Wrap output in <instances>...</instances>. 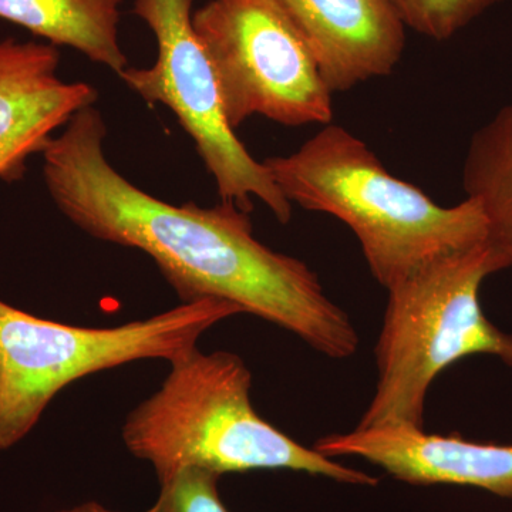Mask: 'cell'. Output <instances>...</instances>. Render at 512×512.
<instances>
[{"instance_id": "1", "label": "cell", "mask_w": 512, "mask_h": 512, "mask_svg": "<svg viewBox=\"0 0 512 512\" xmlns=\"http://www.w3.org/2000/svg\"><path fill=\"white\" fill-rule=\"evenodd\" d=\"M107 127L87 107L43 150V178L60 212L90 237L153 259L183 303L224 299L274 323L330 359H348L359 335L301 259L266 247L251 212L234 202L174 205L131 184L109 163Z\"/></svg>"}, {"instance_id": "2", "label": "cell", "mask_w": 512, "mask_h": 512, "mask_svg": "<svg viewBox=\"0 0 512 512\" xmlns=\"http://www.w3.org/2000/svg\"><path fill=\"white\" fill-rule=\"evenodd\" d=\"M264 164L291 204L325 212L352 229L386 291L441 256L487 238L477 202L437 204L390 174L365 141L333 123L291 156Z\"/></svg>"}, {"instance_id": "3", "label": "cell", "mask_w": 512, "mask_h": 512, "mask_svg": "<svg viewBox=\"0 0 512 512\" xmlns=\"http://www.w3.org/2000/svg\"><path fill=\"white\" fill-rule=\"evenodd\" d=\"M252 373L238 355L194 349L171 363L160 389L138 404L123 426L134 457L148 461L158 481L183 468L224 476L289 470L342 484L375 487L379 480L303 446L256 413Z\"/></svg>"}, {"instance_id": "4", "label": "cell", "mask_w": 512, "mask_h": 512, "mask_svg": "<svg viewBox=\"0 0 512 512\" xmlns=\"http://www.w3.org/2000/svg\"><path fill=\"white\" fill-rule=\"evenodd\" d=\"M507 268L483 241L441 256L387 289L375 393L356 427L424 429L431 384L464 357L495 356L512 367V335L485 316L480 302L485 278Z\"/></svg>"}, {"instance_id": "5", "label": "cell", "mask_w": 512, "mask_h": 512, "mask_svg": "<svg viewBox=\"0 0 512 512\" xmlns=\"http://www.w3.org/2000/svg\"><path fill=\"white\" fill-rule=\"evenodd\" d=\"M239 313L224 299H202L114 328H82L0 301V451L25 439L70 383L137 360L177 362Z\"/></svg>"}, {"instance_id": "6", "label": "cell", "mask_w": 512, "mask_h": 512, "mask_svg": "<svg viewBox=\"0 0 512 512\" xmlns=\"http://www.w3.org/2000/svg\"><path fill=\"white\" fill-rule=\"evenodd\" d=\"M192 28L234 130L254 116L288 127L332 123L318 60L275 0H210L192 13Z\"/></svg>"}, {"instance_id": "7", "label": "cell", "mask_w": 512, "mask_h": 512, "mask_svg": "<svg viewBox=\"0 0 512 512\" xmlns=\"http://www.w3.org/2000/svg\"><path fill=\"white\" fill-rule=\"evenodd\" d=\"M194 0H136L134 15L157 40V60L146 69L126 67L121 80L148 104H164L194 141L217 184L221 201L252 212V197L288 224L292 204L264 161H256L229 126L210 59L192 28Z\"/></svg>"}, {"instance_id": "8", "label": "cell", "mask_w": 512, "mask_h": 512, "mask_svg": "<svg viewBox=\"0 0 512 512\" xmlns=\"http://www.w3.org/2000/svg\"><path fill=\"white\" fill-rule=\"evenodd\" d=\"M313 448L329 458L357 457L412 485H467L512 500V444L478 443L460 434L410 426L332 433Z\"/></svg>"}, {"instance_id": "9", "label": "cell", "mask_w": 512, "mask_h": 512, "mask_svg": "<svg viewBox=\"0 0 512 512\" xmlns=\"http://www.w3.org/2000/svg\"><path fill=\"white\" fill-rule=\"evenodd\" d=\"M59 66V49L50 43L0 40V180L22 177L29 157L96 103V87L64 82Z\"/></svg>"}, {"instance_id": "10", "label": "cell", "mask_w": 512, "mask_h": 512, "mask_svg": "<svg viewBox=\"0 0 512 512\" xmlns=\"http://www.w3.org/2000/svg\"><path fill=\"white\" fill-rule=\"evenodd\" d=\"M305 37L330 92L389 76L402 59L404 23L390 0H275Z\"/></svg>"}, {"instance_id": "11", "label": "cell", "mask_w": 512, "mask_h": 512, "mask_svg": "<svg viewBox=\"0 0 512 512\" xmlns=\"http://www.w3.org/2000/svg\"><path fill=\"white\" fill-rule=\"evenodd\" d=\"M124 0H0V19L53 46H69L119 76L128 67L119 40Z\"/></svg>"}, {"instance_id": "12", "label": "cell", "mask_w": 512, "mask_h": 512, "mask_svg": "<svg viewBox=\"0 0 512 512\" xmlns=\"http://www.w3.org/2000/svg\"><path fill=\"white\" fill-rule=\"evenodd\" d=\"M463 185L483 212L485 241L512 266V103L471 137Z\"/></svg>"}, {"instance_id": "13", "label": "cell", "mask_w": 512, "mask_h": 512, "mask_svg": "<svg viewBox=\"0 0 512 512\" xmlns=\"http://www.w3.org/2000/svg\"><path fill=\"white\" fill-rule=\"evenodd\" d=\"M404 26L434 40H447L503 0H390Z\"/></svg>"}, {"instance_id": "14", "label": "cell", "mask_w": 512, "mask_h": 512, "mask_svg": "<svg viewBox=\"0 0 512 512\" xmlns=\"http://www.w3.org/2000/svg\"><path fill=\"white\" fill-rule=\"evenodd\" d=\"M221 476L201 468H183L160 481V494L144 512H229L222 503Z\"/></svg>"}, {"instance_id": "15", "label": "cell", "mask_w": 512, "mask_h": 512, "mask_svg": "<svg viewBox=\"0 0 512 512\" xmlns=\"http://www.w3.org/2000/svg\"><path fill=\"white\" fill-rule=\"evenodd\" d=\"M57 512H120L109 510V508L103 507L99 503H86L77 505V507L70 508V510L57 511Z\"/></svg>"}]
</instances>
